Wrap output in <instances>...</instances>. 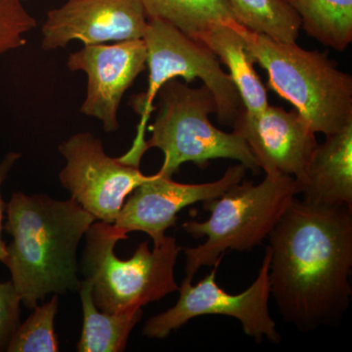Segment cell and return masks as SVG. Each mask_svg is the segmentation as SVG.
Returning <instances> with one entry per match:
<instances>
[{
  "label": "cell",
  "instance_id": "cell-1",
  "mask_svg": "<svg viewBox=\"0 0 352 352\" xmlns=\"http://www.w3.org/2000/svg\"><path fill=\"white\" fill-rule=\"evenodd\" d=\"M267 238L284 320L305 333L340 322L352 295V208L295 199Z\"/></svg>",
  "mask_w": 352,
  "mask_h": 352
},
{
  "label": "cell",
  "instance_id": "cell-2",
  "mask_svg": "<svg viewBox=\"0 0 352 352\" xmlns=\"http://www.w3.org/2000/svg\"><path fill=\"white\" fill-rule=\"evenodd\" d=\"M6 265L16 293L28 309L48 294L78 293V244L96 219L73 198L56 200L45 194L15 192L6 204Z\"/></svg>",
  "mask_w": 352,
  "mask_h": 352
},
{
  "label": "cell",
  "instance_id": "cell-3",
  "mask_svg": "<svg viewBox=\"0 0 352 352\" xmlns=\"http://www.w3.org/2000/svg\"><path fill=\"white\" fill-rule=\"evenodd\" d=\"M231 25L247 44L254 63L267 72L268 85L289 101L315 133H335L352 124V78L327 52L308 51Z\"/></svg>",
  "mask_w": 352,
  "mask_h": 352
},
{
  "label": "cell",
  "instance_id": "cell-4",
  "mask_svg": "<svg viewBox=\"0 0 352 352\" xmlns=\"http://www.w3.org/2000/svg\"><path fill=\"white\" fill-rule=\"evenodd\" d=\"M85 237L78 271L92 284V298L100 311L142 308L179 289L175 267L182 248L173 236H166L153 251L148 241L141 243L126 261L118 258L115 248L129 235L115 224L94 221Z\"/></svg>",
  "mask_w": 352,
  "mask_h": 352
},
{
  "label": "cell",
  "instance_id": "cell-5",
  "mask_svg": "<svg viewBox=\"0 0 352 352\" xmlns=\"http://www.w3.org/2000/svg\"><path fill=\"white\" fill-rule=\"evenodd\" d=\"M296 195L292 176L266 175L259 184L240 182L219 198L204 201L210 219L182 226L195 239L207 238L198 247L182 248L186 256L183 281H193L203 266L221 263L227 251L248 252L261 245Z\"/></svg>",
  "mask_w": 352,
  "mask_h": 352
},
{
  "label": "cell",
  "instance_id": "cell-6",
  "mask_svg": "<svg viewBox=\"0 0 352 352\" xmlns=\"http://www.w3.org/2000/svg\"><path fill=\"white\" fill-rule=\"evenodd\" d=\"M157 96V113L145 150L159 148L163 151L164 163L157 173L171 177L183 164L204 166L217 159L235 160L254 173L261 170L244 139L212 126L210 115L217 113V104L206 85L191 88L173 78Z\"/></svg>",
  "mask_w": 352,
  "mask_h": 352
},
{
  "label": "cell",
  "instance_id": "cell-7",
  "mask_svg": "<svg viewBox=\"0 0 352 352\" xmlns=\"http://www.w3.org/2000/svg\"><path fill=\"white\" fill-rule=\"evenodd\" d=\"M142 39L147 50L148 87L131 102L132 108L140 116V122L131 149L118 157L122 163L138 168L146 153V127L155 110V99L168 80L182 78L191 82L200 78L214 96L217 120L221 124H233L243 109L232 78L222 71L217 56L205 44L157 19L148 20Z\"/></svg>",
  "mask_w": 352,
  "mask_h": 352
},
{
  "label": "cell",
  "instance_id": "cell-8",
  "mask_svg": "<svg viewBox=\"0 0 352 352\" xmlns=\"http://www.w3.org/2000/svg\"><path fill=\"white\" fill-rule=\"evenodd\" d=\"M220 263L214 265L198 284L182 281L179 298L175 307L152 316L146 321L142 333L149 339L164 340L173 331L187 322L204 315H224L240 321L245 335L256 340L264 339L274 344L281 342L276 322L270 312V251L266 248L258 277L243 293L231 295L217 283V273Z\"/></svg>",
  "mask_w": 352,
  "mask_h": 352
},
{
  "label": "cell",
  "instance_id": "cell-9",
  "mask_svg": "<svg viewBox=\"0 0 352 352\" xmlns=\"http://www.w3.org/2000/svg\"><path fill=\"white\" fill-rule=\"evenodd\" d=\"M58 149L66 160L59 173L62 186L80 207L106 223H115L129 194L154 175L109 157L100 139L90 132L74 134Z\"/></svg>",
  "mask_w": 352,
  "mask_h": 352
},
{
  "label": "cell",
  "instance_id": "cell-10",
  "mask_svg": "<svg viewBox=\"0 0 352 352\" xmlns=\"http://www.w3.org/2000/svg\"><path fill=\"white\" fill-rule=\"evenodd\" d=\"M247 168L242 164L230 166L219 179L203 184L173 182L170 176L153 175L127 197L115 226L124 232H144L154 247L166 239V231L176 226L178 212L200 201L219 198L234 185L242 182Z\"/></svg>",
  "mask_w": 352,
  "mask_h": 352
},
{
  "label": "cell",
  "instance_id": "cell-11",
  "mask_svg": "<svg viewBox=\"0 0 352 352\" xmlns=\"http://www.w3.org/2000/svg\"><path fill=\"white\" fill-rule=\"evenodd\" d=\"M148 20L140 0H67L48 11L41 47L52 51L76 41L94 45L141 39Z\"/></svg>",
  "mask_w": 352,
  "mask_h": 352
},
{
  "label": "cell",
  "instance_id": "cell-12",
  "mask_svg": "<svg viewBox=\"0 0 352 352\" xmlns=\"http://www.w3.org/2000/svg\"><path fill=\"white\" fill-rule=\"evenodd\" d=\"M147 50L142 38L115 44L85 45L72 53L68 68L87 76V95L80 113L100 120L104 131L120 129L118 112L122 97L147 69Z\"/></svg>",
  "mask_w": 352,
  "mask_h": 352
},
{
  "label": "cell",
  "instance_id": "cell-13",
  "mask_svg": "<svg viewBox=\"0 0 352 352\" xmlns=\"http://www.w3.org/2000/svg\"><path fill=\"white\" fill-rule=\"evenodd\" d=\"M232 126L266 175L292 176L296 182L302 177L317 141L315 132L296 109L286 111L270 105L254 116L243 108Z\"/></svg>",
  "mask_w": 352,
  "mask_h": 352
},
{
  "label": "cell",
  "instance_id": "cell-14",
  "mask_svg": "<svg viewBox=\"0 0 352 352\" xmlns=\"http://www.w3.org/2000/svg\"><path fill=\"white\" fill-rule=\"evenodd\" d=\"M296 184L308 203L352 208V124L317 144Z\"/></svg>",
  "mask_w": 352,
  "mask_h": 352
},
{
  "label": "cell",
  "instance_id": "cell-15",
  "mask_svg": "<svg viewBox=\"0 0 352 352\" xmlns=\"http://www.w3.org/2000/svg\"><path fill=\"white\" fill-rule=\"evenodd\" d=\"M231 22L212 25L196 41L205 44L226 65L245 112L258 116L270 106L267 92L254 69V61L244 38Z\"/></svg>",
  "mask_w": 352,
  "mask_h": 352
},
{
  "label": "cell",
  "instance_id": "cell-16",
  "mask_svg": "<svg viewBox=\"0 0 352 352\" xmlns=\"http://www.w3.org/2000/svg\"><path fill=\"white\" fill-rule=\"evenodd\" d=\"M82 300L83 327L76 351L78 352H122L129 336L142 319V308L117 314L100 311L92 298V284L80 280L78 289Z\"/></svg>",
  "mask_w": 352,
  "mask_h": 352
},
{
  "label": "cell",
  "instance_id": "cell-17",
  "mask_svg": "<svg viewBox=\"0 0 352 352\" xmlns=\"http://www.w3.org/2000/svg\"><path fill=\"white\" fill-rule=\"evenodd\" d=\"M308 36L336 51L352 41V0H285Z\"/></svg>",
  "mask_w": 352,
  "mask_h": 352
},
{
  "label": "cell",
  "instance_id": "cell-18",
  "mask_svg": "<svg viewBox=\"0 0 352 352\" xmlns=\"http://www.w3.org/2000/svg\"><path fill=\"white\" fill-rule=\"evenodd\" d=\"M140 1L148 19L164 21L194 39L212 25L235 20L226 0Z\"/></svg>",
  "mask_w": 352,
  "mask_h": 352
},
{
  "label": "cell",
  "instance_id": "cell-19",
  "mask_svg": "<svg viewBox=\"0 0 352 352\" xmlns=\"http://www.w3.org/2000/svg\"><path fill=\"white\" fill-rule=\"evenodd\" d=\"M235 20L250 31L284 43H296L300 19L285 0H226Z\"/></svg>",
  "mask_w": 352,
  "mask_h": 352
},
{
  "label": "cell",
  "instance_id": "cell-20",
  "mask_svg": "<svg viewBox=\"0 0 352 352\" xmlns=\"http://www.w3.org/2000/svg\"><path fill=\"white\" fill-rule=\"evenodd\" d=\"M59 298L54 295L50 302L36 305L29 318L16 329L7 346V352H58L59 340L54 323Z\"/></svg>",
  "mask_w": 352,
  "mask_h": 352
},
{
  "label": "cell",
  "instance_id": "cell-21",
  "mask_svg": "<svg viewBox=\"0 0 352 352\" xmlns=\"http://www.w3.org/2000/svg\"><path fill=\"white\" fill-rule=\"evenodd\" d=\"M23 1L0 0V56L25 46V34L38 25Z\"/></svg>",
  "mask_w": 352,
  "mask_h": 352
},
{
  "label": "cell",
  "instance_id": "cell-22",
  "mask_svg": "<svg viewBox=\"0 0 352 352\" xmlns=\"http://www.w3.org/2000/svg\"><path fill=\"white\" fill-rule=\"evenodd\" d=\"M21 303L11 280L0 283V352L6 351L13 333L21 324Z\"/></svg>",
  "mask_w": 352,
  "mask_h": 352
},
{
  "label": "cell",
  "instance_id": "cell-23",
  "mask_svg": "<svg viewBox=\"0 0 352 352\" xmlns=\"http://www.w3.org/2000/svg\"><path fill=\"white\" fill-rule=\"evenodd\" d=\"M22 154L18 152L6 153L3 159L0 161V263L6 264L7 259L6 243L2 239V230H3L4 212H6V204L2 197V186L6 182L9 173L12 170L14 166L21 159Z\"/></svg>",
  "mask_w": 352,
  "mask_h": 352
}]
</instances>
